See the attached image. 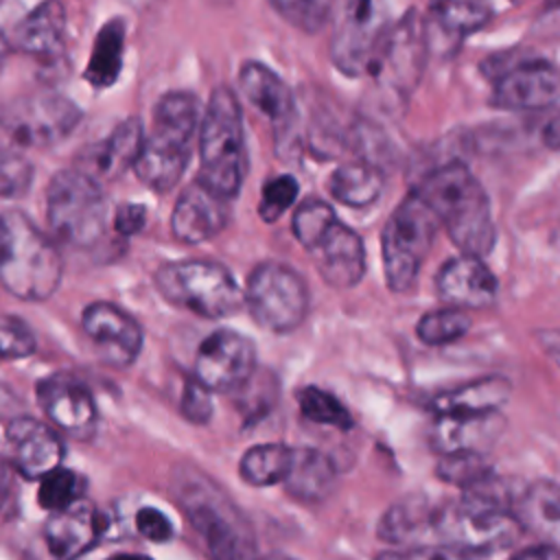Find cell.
<instances>
[{"mask_svg": "<svg viewBox=\"0 0 560 560\" xmlns=\"http://www.w3.org/2000/svg\"><path fill=\"white\" fill-rule=\"evenodd\" d=\"M22 15L24 13L20 11V4L15 0L0 2V66L4 57L13 50V31Z\"/></svg>", "mask_w": 560, "mask_h": 560, "instance_id": "obj_46", "label": "cell"}, {"mask_svg": "<svg viewBox=\"0 0 560 560\" xmlns=\"http://www.w3.org/2000/svg\"><path fill=\"white\" fill-rule=\"evenodd\" d=\"M7 234H9V221H7V212H2V214H0V252H2V247H4Z\"/></svg>", "mask_w": 560, "mask_h": 560, "instance_id": "obj_55", "label": "cell"}, {"mask_svg": "<svg viewBox=\"0 0 560 560\" xmlns=\"http://www.w3.org/2000/svg\"><path fill=\"white\" fill-rule=\"evenodd\" d=\"M245 304L260 328L291 332L308 313V289L293 267L265 260L247 278Z\"/></svg>", "mask_w": 560, "mask_h": 560, "instance_id": "obj_10", "label": "cell"}, {"mask_svg": "<svg viewBox=\"0 0 560 560\" xmlns=\"http://www.w3.org/2000/svg\"><path fill=\"white\" fill-rule=\"evenodd\" d=\"M258 560H293V558L282 556V553H269V556H262V558H258Z\"/></svg>", "mask_w": 560, "mask_h": 560, "instance_id": "obj_57", "label": "cell"}, {"mask_svg": "<svg viewBox=\"0 0 560 560\" xmlns=\"http://www.w3.org/2000/svg\"><path fill=\"white\" fill-rule=\"evenodd\" d=\"M322 280L332 289H350L365 273V247L361 236L335 219L308 247Z\"/></svg>", "mask_w": 560, "mask_h": 560, "instance_id": "obj_17", "label": "cell"}, {"mask_svg": "<svg viewBox=\"0 0 560 560\" xmlns=\"http://www.w3.org/2000/svg\"><path fill=\"white\" fill-rule=\"evenodd\" d=\"M81 328L94 343L98 357L114 368L136 361L142 350L140 324L112 302H92L81 313Z\"/></svg>", "mask_w": 560, "mask_h": 560, "instance_id": "obj_15", "label": "cell"}, {"mask_svg": "<svg viewBox=\"0 0 560 560\" xmlns=\"http://www.w3.org/2000/svg\"><path fill=\"white\" fill-rule=\"evenodd\" d=\"M256 370V348L254 343L232 330H212L197 348L192 376L210 392H236L241 389Z\"/></svg>", "mask_w": 560, "mask_h": 560, "instance_id": "obj_13", "label": "cell"}, {"mask_svg": "<svg viewBox=\"0 0 560 560\" xmlns=\"http://www.w3.org/2000/svg\"><path fill=\"white\" fill-rule=\"evenodd\" d=\"M125 52V22L114 18L101 26L94 37L92 55L85 68V81L92 88H109L122 68Z\"/></svg>", "mask_w": 560, "mask_h": 560, "instance_id": "obj_31", "label": "cell"}, {"mask_svg": "<svg viewBox=\"0 0 560 560\" xmlns=\"http://www.w3.org/2000/svg\"><path fill=\"white\" fill-rule=\"evenodd\" d=\"M374 11V0H346V22L370 24Z\"/></svg>", "mask_w": 560, "mask_h": 560, "instance_id": "obj_49", "label": "cell"}, {"mask_svg": "<svg viewBox=\"0 0 560 560\" xmlns=\"http://www.w3.org/2000/svg\"><path fill=\"white\" fill-rule=\"evenodd\" d=\"M298 405H300L302 416L315 424H326V427H335L341 431H348L354 424L346 405L335 394H330L322 387L308 385V387L300 389Z\"/></svg>", "mask_w": 560, "mask_h": 560, "instance_id": "obj_36", "label": "cell"}, {"mask_svg": "<svg viewBox=\"0 0 560 560\" xmlns=\"http://www.w3.org/2000/svg\"><path fill=\"white\" fill-rule=\"evenodd\" d=\"M107 197L101 182L83 168H63L46 188V219L57 241L94 247L107 228Z\"/></svg>", "mask_w": 560, "mask_h": 560, "instance_id": "obj_7", "label": "cell"}, {"mask_svg": "<svg viewBox=\"0 0 560 560\" xmlns=\"http://www.w3.org/2000/svg\"><path fill=\"white\" fill-rule=\"evenodd\" d=\"M438 217L429 203L411 190L389 214L381 234L383 269L387 287L396 293L409 291L427 260L435 232Z\"/></svg>", "mask_w": 560, "mask_h": 560, "instance_id": "obj_9", "label": "cell"}, {"mask_svg": "<svg viewBox=\"0 0 560 560\" xmlns=\"http://www.w3.org/2000/svg\"><path fill=\"white\" fill-rule=\"evenodd\" d=\"M13 50L39 61H57L66 50V9L59 0H44L24 13L13 31Z\"/></svg>", "mask_w": 560, "mask_h": 560, "instance_id": "obj_23", "label": "cell"}, {"mask_svg": "<svg viewBox=\"0 0 560 560\" xmlns=\"http://www.w3.org/2000/svg\"><path fill=\"white\" fill-rule=\"evenodd\" d=\"M542 9L545 11H556V9H560V0H545Z\"/></svg>", "mask_w": 560, "mask_h": 560, "instance_id": "obj_56", "label": "cell"}, {"mask_svg": "<svg viewBox=\"0 0 560 560\" xmlns=\"http://www.w3.org/2000/svg\"><path fill=\"white\" fill-rule=\"evenodd\" d=\"M101 523V514L83 501L50 512L44 525V540L50 556L57 560H74L98 540Z\"/></svg>", "mask_w": 560, "mask_h": 560, "instance_id": "obj_24", "label": "cell"}, {"mask_svg": "<svg viewBox=\"0 0 560 560\" xmlns=\"http://www.w3.org/2000/svg\"><path fill=\"white\" fill-rule=\"evenodd\" d=\"M337 219L335 210L322 199H306L298 206L291 219V230L298 243L306 249L332 221Z\"/></svg>", "mask_w": 560, "mask_h": 560, "instance_id": "obj_40", "label": "cell"}, {"mask_svg": "<svg viewBox=\"0 0 560 560\" xmlns=\"http://www.w3.org/2000/svg\"><path fill=\"white\" fill-rule=\"evenodd\" d=\"M18 409H20V400L15 398V394L11 389H7L4 385H0V416H4V413L20 416V413H15Z\"/></svg>", "mask_w": 560, "mask_h": 560, "instance_id": "obj_53", "label": "cell"}, {"mask_svg": "<svg viewBox=\"0 0 560 560\" xmlns=\"http://www.w3.org/2000/svg\"><path fill=\"white\" fill-rule=\"evenodd\" d=\"M26 149H44L68 138L79 120L81 109L57 92H37L18 98L2 118Z\"/></svg>", "mask_w": 560, "mask_h": 560, "instance_id": "obj_12", "label": "cell"}, {"mask_svg": "<svg viewBox=\"0 0 560 560\" xmlns=\"http://www.w3.org/2000/svg\"><path fill=\"white\" fill-rule=\"evenodd\" d=\"M83 492H85L83 477L70 468L59 466L39 479L37 501L44 510L59 512L83 501Z\"/></svg>", "mask_w": 560, "mask_h": 560, "instance_id": "obj_37", "label": "cell"}, {"mask_svg": "<svg viewBox=\"0 0 560 560\" xmlns=\"http://www.w3.org/2000/svg\"><path fill=\"white\" fill-rule=\"evenodd\" d=\"M499 282L494 273L486 267L481 256L459 254L448 258L438 276L435 291L440 300L455 308H486L497 298Z\"/></svg>", "mask_w": 560, "mask_h": 560, "instance_id": "obj_21", "label": "cell"}, {"mask_svg": "<svg viewBox=\"0 0 560 560\" xmlns=\"http://www.w3.org/2000/svg\"><path fill=\"white\" fill-rule=\"evenodd\" d=\"M273 11L304 33H317L326 24L332 0H269Z\"/></svg>", "mask_w": 560, "mask_h": 560, "instance_id": "obj_39", "label": "cell"}, {"mask_svg": "<svg viewBox=\"0 0 560 560\" xmlns=\"http://www.w3.org/2000/svg\"><path fill=\"white\" fill-rule=\"evenodd\" d=\"M155 287L164 300L206 319H223L241 311L245 289L228 267L212 260H175L155 273Z\"/></svg>", "mask_w": 560, "mask_h": 560, "instance_id": "obj_8", "label": "cell"}, {"mask_svg": "<svg viewBox=\"0 0 560 560\" xmlns=\"http://www.w3.org/2000/svg\"><path fill=\"white\" fill-rule=\"evenodd\" d=\"M298 192H300V186L291 175H278L267 179L262 186L260 206H258L260 219L267 223L278 221L293 206V201L298 199Z\"/></svg>", "mask_w": 560, "mask_h": 560, "instance_id": "obj_41", "label": "cell"}, {"mask_svg": "<svg viewBox=\"0 0 560 560\" xmlns=\"http://www.w3.org/2000/svg\"><path fill=\"white\" fill-rule=\"evenodd\" d=\"M492 481L490 477L477 488L464 490L459 501L433 510V532L442 542L488 553L516 538L521 525L512 505L490 490Z\"/></svg>", "mask_w": 560, "mask_h": 560, "instance_id": "obj_6", "label": "cell"}, {"mask_svg": "<svg viewBox=\"0 0 560 560\" xmlns=\"http://www.w3.org/2000/svg\"><path fill=\"white\" fill-rule=\"evenodd\" d=\"M284 490L306 503L324 501L337 486V470L328 455L311 446H293Z\"/></svg>", "mask_w": 560, "mask_h": 560, "instance_id": "obj_27", "label": "cell"}, {"mask_svg": "<svg viewBox=\"0 0 560 560\" xmlns=\"http://www.w3.org/2000/svg\"><path fill=\"white\" fill-rule=\"evenodd\" d=\"M291 453L293 446L287 444H256L243 453L238 475L245 483L256 488L282 483L289 472Z\"/></svg>", "mask_w": 560, "mask_h": 560, "instance_id": "obj_32", "label": "cell"}, {"mask_svg": "<svg viewBox=\"0 0 560 560\" xmlns=\"http://www.w3.org/2000/svg\"><path fill=\"white\" fill-rule=\"evenodd\" d=\"M486 551L466 549L451 542L440 545H424L402 551H383L376 556V560H486Z\"/></svg>", "mask_w": 560, "mask_h": 560, "instance_id": "obj_43", "label": "cell"}, {"mask_svg": "<svg viewBox=\"0 0 560 560\" xmlns=\"http://www.w3.org/2000/svg\"><path fill=\"white\" fill-rule=\"evenodd\" d=\"M33 182V162L26 147L0 118V199H13L28 190Z\"/></svg>", "mask_w": 560, "mask_h": 560, "instance_id": "obj_34", "label": "cell"}, {"mask_svg": "<svg viewBox=\"0 0 560 560\" xmlns=\"http://www.w3.org/2000/svg\"><path fill=\"white\" fill-rule=\"evenodd\" d=\"M201 120L199 101L190 92H168L153 107L151 131L133 162L138 179L155 192H166L182 179L195 129Z\"/></svg>", "mask_w": 560, "mask_h": 560, "instance_id": "obj_2", "label": "cell"}, {"mask_svg": "<svg viewBox=\"0 0 560 560\" xmlns=\"http://www.w3.org/2000/svg\"><path fill=\"white\" fill-rule=\"evenodd\" d=\"M230 221V199L214 192L199 177L192 179L175 201L171 232L186 245H197L217 236Z\"/></svg>", "mask_w": 560, "mask_h": 560, "instance_id": "obj_18", "label": "cell"}, {"mask_svg": "<svg viewBox=\"0 0 560 560\" xmlns=\"http://www.w3.org/2000/svg\"><path fill=\"white\" fill-rule=\"evenodd\" d=\"M435 475L446 483H455L464 490H470L492 477V466L486 459V453H448L442 455L440 464L435 466Z\"/></svg>", "mask_w": 560, "mask_h": 560, "instance_id": "obj_38", "label": "cell"}, {"mask_svg": "<svg viewBox=\"0 0 560 560\" xmlns=\"http://www.w3.org/2000/svg\"><path fill=\"white\" fill-rule=\"evenodd\" d=\"M427 529L433 532V510L420 499H402L381 516L376 532L387 542L405 545L420 538Z\"/></svg>", "mask_w": 560, "mask_h": 560, "instance_id": "obj_33", "label": "cell"}, {"mask_svg": "<svg viewBox=\"0 0 560 560\" xmlns=\"http://www.w3.org/2000/svg\"><path fill=\"white\" fill-rule=\"evenodd\" d=\"M510 560H560V556L551 547H529L525 551L514 553Z\"/></svg>", "mask_w": 560, "mask_h": 560, "instance_id": "obj_50", "label": "cell"}, {"mask_svg": "<svg viewBox=\"0 0 560 560\" xmlns=\"http://www.w3.org/2000/svg\"><path fill=\"white\" fill-rule=\"evenodd\" d=\"M542 140H545V144H547L549 149H560V114H556V116L547 122V127H545V131H542Z\"/></svg>", "mask_w": 560, "mask_h": 560, "instance_id": "obj_52", "label": "cell"}, {"mask_svg": "<svg viewBox=\"0 0 560 560\" xmlns=\"http://www.w3.org/2000/svg\"><path fill=\"white\" fill-rule=\"evenodd\" d=\"M470 330V317L464 308L446 306L424 313L416 324V335L427 346H446Z\"/></svg>", "mask_w": 560, "mask_h": 560, "instance_id": "obj_35", "label": "cell"}, {"mask_svg": "<svg viewBox=\"0 0 560 560\" xmlns=\"http://www.w3.org/2000/svg\"><path fill=\"white\" fill-rule=\"evenodd\" d=\"M512 512L521 525L551 545H560V483L538 479L514 499Z\"/></svg>", "mask_w": 560, "mask_h": 560, "instance_id": "obj_26", "label": "cell"}, {"mask_svg": "<svg viewBox=\"0 0 560 560\" xmlns=\"http://www.w3.org/2000/svg\"><path fill=\"white\" fill-rule=\"evenodd\" d=\"M37 402L50 422L72 438L94 433L98 411L92 392L77 376L50 374L37 383Z\"/></svg>", "mask_w": 560, "mask_h": 560, "instance_id": "obj_16", "label": "cell"}, {"mask_svg": "<svg viewBox=\"0 0 560 560\" xmlns=\"http://www.w3.org/2000/svg\"><path fill=\"white\" fill-rule=\"evenodd\" d=\"M383 171L372 160H354L337 166L328 179L330 195L350 208H365L381 197Z\"/></svg>", "mask_w": 560, "mask_h": 560, "instance_id": "obj_30", "label": "cell"}, {"mask_svg": "<svg viewBox=\"0 0 560 560\" xmlns=\"http://www.w3.org/2000/svg\"><path fill=\"white\" fill-rule=\"evenodd\" d=\"M173 486L190 525L206 542L210 560H254V536L247 521L214 483L179 468Z\"/></svg>", "mask_w": 560, "mask_h": 560, "instance_id": "obj_4", "label": "cell"}, {"mask_svg": "<svg viewBox=\"0 0 560 560\" xmlns=\"http://www.w3.org/2000/svg\"><path fill=\"white\" fill-rule=\"evenodd\" d=\"M136 529L153 542H164L173 538V525L166 518L164 512H160L158 508L144 505L136 512Z\"/></svg>", "mask_w": 560, "mask_h": 560, "instance_id": "obj_45", "label": "cell"}, {"mask_svg": "<svg viewBox=\"0 0 560 560\" xmlns=\"http://www.w3.org/2000/svg\"><path fill=\"white\" fill-rule=\"evenodd\" d=\"M435 212L462 254L486 256L497 241L490 199L470 168L451 160L427 173L413 188Z\"/></svg>", "mask_w": 560, "mask_h": 560, "instance_id": "obj_1", "label": "cell"}, {"mask_svg": "<svg viewBox=\"0 0 560 560\" xmlns=\"http://www.w3.org/2000/svg\"><path fill=\"white\" fill-rule=\"evenodd\" d=\"M238 90L252 107H256L276 129V151L284 138L293 136L298 120L295 101L289 85L267 66L258 61H245L238 72Z\"/></svg>", "mask_w": 560, "mask_h": 560, "instance_id": "obj_19", "label": "cell"}, {"mask_svg": "<svg viewBox=\"0 0 560 560\" xmlns=\"http://www.w3.org/2000/svg\"><path fill=\"white\" fill-rule=\"evenodd\" d=\"M560 101V66L525 59L494 79L490 103L499 109H542Z\"/></svg>", "mask_w": 560, "mask_h": 560, "instance_id": "obj_14", "label": "cell"}, {"mask_svg": "<svg viewBox=\"0 0 560 560\" xmlns=\"http://www.w3.org/2000/svg\"><path fill=\"white\" fill-rule=\"evenodd\" d=\"M147 223V208L140 203H122L114 214V230L122 236L138 234Z\"/></svg>", "mask_w": 560, "mask_h": 560, "instance_id": "obj_47", "label": "cell"}, {"mask_svg": "<svg viewBox=\"0 0 560 560\" xmlns=\"http://www.w3.org/2000/svg\"><path fill=\"white\" fill-rule=\"evenodd\" d=\"M490 18L492 7L488 0H431L424 31L427 35L438 33L448 42H459L483 28Z\"/></svg>", "mask_w": 560, "mask_h": 560, "instance_id": "obj_29", "label": "cell"}, {"mask_svg": "<svg viewBox=\"0 0 560 560\" xmlns=\"http://www.w3.org/2000/svg\"><path fill=\"white\" fill-rule=\"evenodd\" d=\"M505 418L497 411L486 413H438L429 440L440 455L448 453H486L503 433Z\"/></svg>", "mask_w": 560, "mask_h": 560, "instance_id": "obj_22", "label": "cell"}, {"mask_svg": "<svg viewBox=\"0 0 560 560\" xmlns=\"http://www.w3.org/2000/svg\"><path fill=\"white\" fill-rule=\"evenodd\" d=\"M199 125V179L232 201L247 173L243 114L236 94L225 85L214 88Z\"/></svg>", "mask_w": 560, "mask_h": 560, "instance_id": "obj_3", "label": "cell"}, {"mask_svg": "<svg viewBox=\"0 0 560 560\" xmlns=\"http://www.w3.org/2000/svg\"><path fill=\"white\" fill-rule=\"evenodd\" d=\"M7 221L9 234L0 252L2 287L18 300H48L63 276V262L55 241L18 210L7 212Z\"/></svg>", "mask_w": 560, "mask_h": 560, "instance_id": "obj_5", "label": "cell"}, {"mask_svg": "<svg viewBox=\"0 0 560 560\" xmlns=\"http://www.w3.org/2000/svg\"><path fill=\"white\" fill-rule=\"evenodd\" d=\"M33 330L18 317L0 315V363L26 359L35 352Z\"/></svg>", "mask_w": 560, "mask_h": 560, "instance_id": "obj_42", "label": "cell"}, {"mask_svg": "<svg viewBox=\"0 0 560 560\" xmlns=\"http://www.w3.org/2000/svg\"><path fill=\"white\" fill-rule=\"evenodd\" d=\"M142 142H144L142 120L138 116L127 118L118 122L116 129L105 140L88 149V153L83 155V164H85L83 171L96 179L118 177L129 166H133L142 149Z\"/></svg>", "mask_w": 560, "mask_h": 560, "instance_id": "obj_25", "label": "cell"}, {"mask_svg": "<svg viewBox=\"0 0 560 560\" xmlns=\"http://www.w3.org/2000/svg\"><path fill=\"white\" fill-rule=\"evenodd\" d=\"M13 468L31 481H39L63 462V444L59 435L31 416H13L7 427Z\"/></svg>", "mask_w": 560, "mask_h": 560, "instance_id": "obj_20", "label": "cell"}, {"mask_svg": "<svg viewBox=\"0 0 560 560\" xmlns=\"http://www.w3.org/2000/svg\"><path fill=\"white\" fill-rule=\"evenodd\" d=\"M510 381L503 376H483L433 398L431 409L438 413H486L501 409L510 398Z\"/></svg>", "mask_w": 560, "mask_h": 560, "instance_id": "obj_28", "label": "cell"}, {"mask_svg": "<svg viewBox=\"0 0 560 560\" xmlns=\"http://www.w3.org/2000/svg\"><path fill=\"white\" fill-rule=\"evenodd\" d=\"M540 346L547 350L549 357L556 359V363L560 365V330H542L538 332Z\"/></svg>", "mask_w": 560, "mask_h": 560, "instance_id": "obj_51", "label": "cell"}, {"mask_svg": "<svg viewBox=\"0 0 560 560\" xmlns=\"http://www.w3.org/2000/svg\"><path fill=\"white\" fill-rule=\"evenodd\" d=\"M212 392L203 387L195 376H190L182 392V416L192 424H206L212 418Z\"/></svg>", "mask_w": 560, "mask_h": 560, "instance_id": "obj_44", "label": "cell"}, {"mask_svg": "<svg viewBox=\"0 0 560 560\" xmlns=\"http://www.w3.org/2000/svg\"><path fill=\"white\" fill-rule=\"evenodd\" d=\"M13 499V466L0 457V523L7 518Z\"/></svg>", "mask_w": 560, "mask_h": 560, "instance_id": "obj_48", "label": "cell"}, {"mask_svg": "<svg viewBox=\"0 0 560 560\" xmlns=\"http://www.w3.org/2000/svg\"><path fill=\"white\" fill-rule=\"evenodd\" d=\"M105 560H153V558H149L144 553H114V556H109Z\"/></svg>", "mask_w": 560, "mask_h": 560, "instance_id": "obj_54", "label": "cell"}, {"mask_svg": "<svg viewBox=\"0 0 560 560\" xmlns=\"http://www.w3.org/2000/svg\"><path fill=\"white\" fill-rule=\"evenodd\" d=\"M427 57V31L424 22L413 11L398 24L389 26L381 35V44L370 68V74L396 94H407L422 77Z\"/></svg>", "mask_w": 560, "mask_h": 560, "instance_id": "obj_11", "label": "cell"}]
</instances>
